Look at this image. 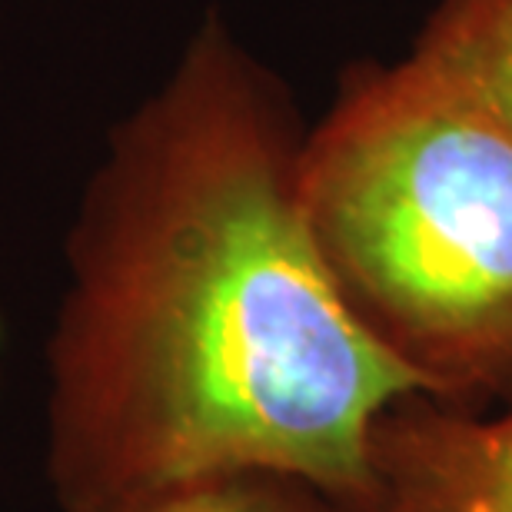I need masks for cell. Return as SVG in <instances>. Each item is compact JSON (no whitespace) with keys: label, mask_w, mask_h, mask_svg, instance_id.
I'll return each instance as SVG.
<instances>
[{"label":"cell","mask_w":512,"mask_h":512,"mask_svg":"<svg viewBox=\"0 0 512 512\" xmlns=\"http://www.w3.org/2000/svg\"><path fill=\"white\" fill-rule=\"evenodd\" d=\"M360 512H512V399L393 403L370 429Z\"/></svg>","instance_id":"obj_3"},{"label":"cell","mask_w":512,"mask_h":512,"mask_svg":"<svg viewBox=\"0 0 512 512\" xmlns=\"http://www.w3.org/2000/svg\"><path fill=\"white\" fill-rule=\"evenodd\" d=\"M316 247L350 313L426 393L512 399V140L419 57L360 64L303 137Z\"/></svg>","instance_id":"obj_2"},{"label":"cell","mask_w":512,"mask_h":512,"mask_svg":"<svg viewBox=\"0 0 512 512\" xmlns=\"http://www.w3.org/2000/svg\"><path fill=\"white\" fill-rule=\"evenodd\" d=\"M303 137L283 84L217 17L114 133L47 343L60 512L243 469L360 512L373 423L429 393L336 290L306 217Z\"/></svg>","instance_id":"obj_1"},{"label":"cell","mask_w":512,"mask_h":512,"mask_svg":"<svg viewBox=\"0 0 512 512\" xmlns=\"http://www.w3.org/2000/svg\"><path fill=\"white\" fill-rule=\"evenodd\" d=\"M413 50L459 80L512 140V0H439Z\"/></svg>","instance_id":"obj_4"},{"label":"cell","mask_w":512,"mask_h":512,"mask_svg":"<svg viewBox=\"0 0 512 512\" xmlns=\"http://www.w3.org/2000/svg\"><path fill=\"white\" fill-rule=\"evenodd\" d=\"M110 512H350L306 479L243 469L177 483Z\"/></svg>","instance_id":"obj_5"}]
</instances>
